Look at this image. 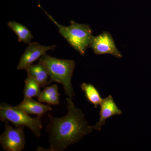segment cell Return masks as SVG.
Here are the masks:
<instances>
[{"label":"cell","instance_id":"6da1fadb","mask_svg":"<svg viewBox=\"0 0 151 151\" xmlns=\"http://www.w3.org/2000/svg\"><path fill=\"white\" fill-rule=\"evenodd\" d=\"M68 113L62 118L48 115L49 123L46 131L48 134L49 151H63L68 146L78 142L92 129L88 125L84 113L76 107L72 99L67 97Z\"/></svg>","mask_w":151,"mask_h":151},{"label":"cell","instance_id":"7a4b0ae2","mask_svg":"<svg viewBox=\"0 0 151 151\" xmlns=\"http://www.w3.org/2000/svg\"><path fill=\"white\" fill-rule=\"evenodd\" d=\"M38 62L43 64L47 70L49 76L48 84L56 82L62 84L66 96L72 99L75 96L71 83L76 65L75 61L58 59L45 53L40 58Z\"/></svg>","mask_w":151,"mask_h":151},{"label":"cell","instance_id":"3957f363","mask_svg":"<svg viewBox=\"0 0 151 151\" xmlns=\"http://www.w3.org/2000/svg\"><path fill=\"white\" fill-rule=\"evenodd\" d=\"M48 19L58 27V32L66 40L69 45L81 55H85L93 37L92 30L90 26L81 24L70 21L69 26L60 24L50 15L45 12Z\"/></svg>","mask_w":151,"mask_h":151},{"label":"cell","instance_id":"277c9868","mask_svg":"<svg viewBox=\"0 0 151 151\" xmlns=\"http://www.w3.org/2000/svg\"><path fill=\"white\" fill-rule=\"evenodd\" d=\"M0 119L2 122H10L17 127H27L37 137L41 136L43 127L40 116L32 118L21 109L3 103L0 105Z\"/></svg>","mask_w":151,"mask_h":151},{"label":"cell","instance_id":"5b68a950","mask_svg":"<svg viewBox=\"0 0 151 151\" xmlns=\"http://www.w3.org/2000/svg\"><path fill=\"white\" fill-rule=\"evenodd\" d=\"M5 130L0 136V144L4 150L6 151H22L24 148L26 138L24 127L14 128L5 121Z\"/></svg>","mask_w":151,"mask_h":151},{"label":"cell","instance_id":"8992f818","mask_svg":"<svg viewBox=\"0 0 151 151\" xmlns=\"http://www.w3.org/2000/svg\"><path fill=\"white\" fill-rule=\"evenodd\" d=\"M89 47L97 55L110 54L119 59L123 57V55L116 46L113 37L108 31L104 32L97 36H93Z\"/></svg>","mask_w":151,"mask_h":151},{"label":"cell","instance_id":"52a82bcc","mask_svg":"<svg viewBox=\"0 0 151 151\" xmlns=\"http://www.w3.org/2000/svg\"><path fill=\"white\" fill-rule=\"evenodd\" d=\"M55 45L50 46H43L37 42H31L22 55L17 66L18 70L25 69L33 63L39 59L47 51L52 50L56 47Z\"/></svg>","mask_w":151,"mask_h":151},{"label":"cell","instance_id":"ba28073f","mask_svg":"<svg viewBox=\"0 0 151 151\" xmlns=\"http://www.w3.org/2000/svg\"><path fill=\"white\" fill-rule=\"evenodd\" d=\"M100 105V119L95 126H90L92 129L100 131L102 126L105 125L107 119L115 115H121L122 114V111L114 102L111 95H109L108 97L103 99Z\"/></svg>","mask_w":151,"mask_h":151},{"label":"cell","instance_id":"9c48e42d","mask_svg":"<svg viewBox=\"0 0 151 151\" xmlns=\"http://www.w3.org/2000/svg\"><path fill=\"white\" fill-rule=\"evenodd\" d=\"M15 107L28 114H35L41 117L47 112L52 111V108L49 105L37 102L32 98H24L21 103Z\"/></svg>","mask_w":151,"mask_h":151},{"label":"cell","instance_id":"30bf717a","mask_svg":"<svg viewBox=\"0 0 151 151\" xmlns=\"http://www.w3.org/2000/svg\"><path fill=\"white\" fill-rule=\"evenodd\" d=\"M27 74L32 78L39 84L41 87L45 88L48 85L49 78L48 72L45 66L38 62L36 64H32L25 69Z\"/></svg>","mask_w":151,"mask_h":151},{"label":"cell","instance_id":"8fae6325","mask_svg":"<svg viewBox=\"0 0 151 151\" xmlns=\"http://www.w3.org/2000/svg\"><path fill=\"white\" fill-rule=\"evenodd\" d=\"M60 95L58 87L56 84H54L45 87L37 97L38 101L40 103L58 105L60 103Z\"/></svg>","mask_w":151,"mask_h":151},{"label":"cell","instance_id":"7c38bea8","mask_svg":"<svg viewBox=\"0 0 151 151\" xmlns=\"http://www.w3.org/2000/svg\"><path fill=\"white\" fill-rule=\"evenodd\" d=\"M10 29L16 34L19 42L29 44L33 38V36L30 31L26 27L19 23L15 21H10L7 23Z\"/></svg>","mask_w":151,"mask_h":151},{"label":"cell","instance_id":"4fadbf2b","mask_svg":"<svg viewBox=\"0 0 151 151\" xmlns=\"http://www.w3.org/2000/svg\"><path fill=\"white\" fill-rule=\"evenodd\" d=\"M81 88L87 100L94 105V108H97L103 99L97 88L93 84L86 83H82Z\"/></svg>","mask_w":151,"mask_h":151},{"label":"cell","instance_id":"5bb4252c","mask_svg":"<svg viewBox=\"0 0 151 151\" xmlns=\"http://www.w3.org/2000/svg\"><path fill=\"white\" fill-rule=\"evenodd\" d=\"M25 85L24 89V98H32L38 97L40 94L41 86L29 74L25 80Z\"/></svg>","mask_w":151,"mask_h":151}]
</instances>
